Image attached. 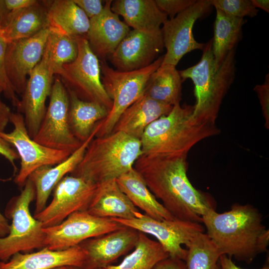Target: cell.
I'll return each instance as SVG.
<instances>
[{
    "label": "cell",
    "instance_id": "6da1fadb",
    "mask_svg": "<svg viewBox=\"0 0 269 269\" xmlns=\"http://www.w3.org/2000/svg\"><path fill=\"white\" fill-rule=\"evenodd\" d=\"M187 157L142 154L134 167L174 218L202 224V216L215 209V202L210 194L196 189L190 182Z\"/></svg>",
    "mask_w": 269,
    "mask_h": 269
},
{
    "label": "cell",
    "instance_id": "7a4b0ae2",
    "mask_svg": "<svg viewBox=\"0 0 269 269\" xmlns=\"http://www.w3.org/2000/svg\"><path fill=\"white\" fill-rule=\"evenodd\" d=\"M263 220L259 210L249 204L234 203L221 213L211 209L202 216L206 234L221 255L247 264L267 251L269 231Z\"/></svg>",
    "mask_w": 269,
    "mask_h": 269
},
{
    "label": "cell",
    "instance_id": "3957f363",
    "mask_svg": "<svg viewBox=\"0 0 269 269\" xmlns=\"http://www.w3.org/2000/svg\"><path fill=\"white\" fill-rule=\"evenodd\" d=\"M194 106L180 104L152 122L141 139L142 154L149 156L187 155L201 140L218 134L216 124L200 122L193 117Z\"/></svg>",
    "mask_w": 269,
    "mask_h": 269
},
{
    "label": "cell",
    "instance_id": "277c9868",
    "mask_svg": "<svg viewBox=\"0 0 269 269\" xmlns=\"http://www.w3.org/2000/svg\"><path fill=\"white\" fill-rule=\"evenodd\" d=\"M142 154L140 140L120 131L94 137L70 175L98 185L116 180Z\"/></svg>",
    "mask_w": 269,
    "mask_h": 269
},
{
    "label": "cell",
    "instance_id": "5b68a950",
    "mask_svg": "<svg viewBox=\"0 0 269 269\" xmlns=\"http://www.w3.org/2000/svg\"><path fill=\"white\" fill-rule=\"evenodd\" d=\"M212 45L211 39L205 44L200 61L179 72L183 81L190 79L194 85L193 117L200 122L216 124L223 98L235 77V48L217 68Z\"/></svg>",
    "mask_w": 269,
    "mask_h": 269
},
{
    "label": "cell",
    "instance_id": "8992f818",
    "mask_svg": "<svg viewBox=\"0 0 269 269\" xmlns=\"http://www.w3.org/2000/svg\"><path fill=\"white\" fill-rule=\"evenodd\" d=\"M163 55L148 66L131 71H120L110 67L105 61H100L101 80L112 106L107 117L98 123L95 137L111 134L124 111L143 93L152 75L161 65Z\"/></svg>",
    "mask_w": 269,
    "mask_h": 269
},
{
    "label": "cell",
    "instance_id": "52a82bcc",
    "mask_svg": "<svg viewBox=\"0 0 269 269\" xmlns=\"http://www.w3.org/2000/svg\"><path fill=\"white\" fill-rule=\"evenodd\" d=\"M34 199V186L27 179L20 194L12 198L6 208L5 215L12 223L9 234L0 237V261L6 262L18 253L45 247L44 227L29 210Z\"/></svg>",
    "mask_w": 269,
    "mask_h": 269
},
{
    "label": "cell",
    "instance_id": "ba28073f",
    "mask_svg": "<svg viewBox=\"0 0 269 269\" xmlns=\"http://www.w3.org/2000/svg\"><path fill=\"white\" fill-rule=\"evenodd\" d=\"M78 46L76 59L64 65L58 75L67 91L79 99L103 105L110 111L112 101L101 80L100 62L92 50L86 35L75 37Z\"/></svg>",
    "mask_w": 269,
    "mask_h": 269
},
{
    "label": "cell",
    "instance_id": "9c48e42d",
    "mask_svg": "<svg viewBox=\"0 0 269 269\" xmlns=\"http://www.w3.org/2000/svg\"><path fill=\"white\" fill-rule=\"evenodd\" d=\"M49 97L44 117L32 139L46 147L72 153L83 142L75 137L70 128L69 95L60 78L55 79Z\"/></svg>",
    "mask_w": 269,
    "mask_h": 269
},
{
    "label": "cell",
    "instance_id": "30bf717a",
    "mask_svg": "<svg viewBox=\"0 0 269 269\" xmlns=\"http://www.w3.org/2000/svg\"><path fill=\"white\" fill-rule=\"evenodd\" d=\"M9 122L13 129L8 133L0 132V137L15 148L20 159V167L14 179L18 186L23 187L28 176L37 168L56 165L72 154L46 147L34 141L28 134L22 114L11 112Z\"/></svg>",
    "mask_w": 269,
    "mask_h": 269
},
{
    "label": "cell",
    "instance_id": "8fae6325",
    "mask_svg": "<svg viewBox=\"0 0 269 269\" xmlns=\"http://www.w3.org/2000/svg\"><path fill=\"white\" fill-rule=\"evenodd\" d=\"M112 219L123 226L154 236L169 257L184 261L187 250L182 246H186L196 234L204 232L205 230L201 223L175 218L170 220H158L142 213L132 219Z\"/></svg>",
    "mask_w": 269,
    "mask_h": 269
},
{
    "label": "cell",
    "instance_id": "7c38bea8",
    "mask_svg": "<svg viewBox=\"0 0 269 269\" xmlns=\"http://www.w3.org/2000/svg\"><path fill=\"white\" fill-rule=\"evenodd\" d=\"M122 227L112 219L96 217L86 211H77L58 225L44 228L45 247L51 250H65Z\"/></svg>",
    "mask_w": 269,
    "mask_h": 269
},
{
    "label": "cell",
    "instance_id": "4fadbf2b",
    "mask_svg": "<svg viewBox=\"0 0 269 269\" xmlns=\"http://www.w3.org/2000/svg\"><path fill=\"white\" fill-rule=\"evenodd\" d=\"M209 0H199L172 18L168 19L161 28L164 47L161 65L176 66L186 54L195 50H203L205 44L198 42L193 36L195 21L210 9Z\"/></svg>",
    "mask_w": 269,
    "mask_h": 269
},
{
    "label": "cell",
    "instance_id": "5bb4252c",
    "mask_svg": "<svg viewBox=\"0 0 269 269\" xmlns=\"http://www.w3.org/2000/svg\"><path fill=\"white\" fill-rule=\"evenodd\" d=\"M98 185L66 175L53 189L50 203L34 215L44 228L58 225L77 211H87L97 190Z\"/></svg>",
    "mask_w": 269,
    "mask_h": 269
},
{
    "label": "cell",
    "instance_id": "9a60e30c",
    "mask_svg": "<svg viewBox=\"0 0 269 269\" xmlns=\"http://www.w3.org/2000/svg\"><path fill=\"white\" fill-rule=\"evenodd\" d=\"M49 33L48 27L31 37L7 43L5 70L17 95H22L29 74L42 59Z\"/></svg>",
    "mask_w": 269,
    "mask_h": 269
},
{
    "label": "cell",
    "instance_id": "2e32d148",
    "mask_svg": "<svg viewBox=\"0 0 269 269\" xmlns=\"http://www.w3.org/2000/svg\"><path fill=\"white\" fill-rule=\"evenodd\" d=\"M47 52L29 74L21 95L17 112L23 115L29 135L36 134L46 111L45 102L51 94L53 76Z\"/></svg>",
    "mask_w": 269,
    "mask_h": 269
},
{
    "label": "cell",
    "instance_id": "e0dca14e",
    "mask_svg": "<svg viewBox=\"0 0 269 269\" xmlns=\"http://www.w3.org/2000/svg\"><path fill=\"white\" fill-rule=\"evenodd\" d=\"M163 48L161 28L152 32L133 29L109 57L116 70L131 71L151 64Z\"/></svg>",
    "mask_w": 269,
    "mask_h": 269
},
{
    "label": "cell",
    "instance_id": "ac0fdd59",
    "mask_svg": "<svg viewBox=\"0 0 269 269\" xmlns=\"http://www.w3.org/2000/svg\"><path fill=\"white\" fill-rule=\"evenodd\" d=\"M139 232L123 225L121 228L87 239L79 246L86 254L82 269H104L133 249Z\"/></svg>",
    "mask_w": 269,
    "mask_h": 269
},
{
    "label": "cell",
    "instance_id": "d6986e66",
    "mask_svg": "<svg viewBox=\"0 0 269 269\" xmlns=\"http://www.w3.org/2000/svg\"><path fill=\"white\" fill-rule=\"evenodd\" d=\"M112 1L106 0L101 12L90 19L86 34L92 50L102 61L114 52L130 31V27L112 11Z\"/></svg>",
    "mask_w": 269,
    "mask_h": 269
},
{
    "label": "cell",
    "instance_id": "ffe728a7",
    "mask_svg": "<svg viewBox=\"0 0 269 269\" xmlns=\"http://www.w3.org/2000/svg\"><path fill=\"white\" fill-rule=\"evenodd\" d=\"M96 125L90 137L66 160L52 166H41L28 177L35 189V209L34 215L41 212L46 207L48 197L56 185L66 176L70 174L81 161L86 148L94 138L98 131Z\"/></svg>",
    "mask_w": 269,
    "mask_h": 269
},
{
    "label": "cell",
    "instance_id": "44dd1931",
    "mask_svg": "<svg viewBox=\"0 0 269 269\" xmlns=\"http://www.w3.org/2000/svg\"><path fill=\"white\" fill-rule=\"evenodd\" d=\"M85 257L79 246L58 251L44 247L31 253H18L6 262L0 261V269H50L61 266L82 268Z\"/></svg>",
    "mask_w": 269,
    "mask_h": 269
},
{
    "label": "cell",
    "instance_id": "7402d4cb",
    "mask_svg": "<svg viewBox=\"0 0 269 269\" xmlns=\"http://www.w3.org/2000/svg\"><path fill=\"white\" fill-rule=\"evenodd\" d=\"M172 108L143 94L121 114L113 132H122L140 140L148 126L168 114Z\"/></svg>",
    "mask_w": 269,
    "mask_h": 269
},
{
    "label": "cell",
    "instance_id": "603a6c76",
    "mask_svg": "<svg viewBox=\"0 0 269 269\" xmlns=\"http://www.w3.org/2000/svg\"><path fill=\"white\" fill-rule=\"evenodd\" d=\"M49 1L9 11L0 27L1 34L7 43L31 37L49 27L47 11Z\"/></svg>",
    "mask_w": 269,
    "mask_h": 269
},
{
    "label": "cell",
    "instance_id": "cb8c5ba5",
    "mask_svg": "<svg viewBox=\"0 0 269 269\" xmlns=\"http://www.w3.org/2000/svg\"><path fill=\"white\" fill-rule=\"evenodd\" d=\"M87 211L100 218L125 220L137 218L141 213L122 191L116 180L98 185Z\"/></svg>",
    "mask_w": 269,
    "mask_h": 269
},
{
    "label": "cell",
    "instance_id": "d4e9b609",
    "mask_svg": "<svg viewBox=\"0 0 269 269\" xmlns=\"http://www.w3.org/2000/svg\"><path fill=\"white\" fill-rule=\"evenodd\" d=\"M112 11L120 15L133 29L152 32L158 30L168 19L154 0H115L111 3Z\"/></svg>",
    "mask_w": 269,
    "mask_h": 269
},
{
    "label": "cell",
    "instance_id": "484cf974",
    "mask_svg": "<svg viewBox=\"0 0 269 269\" xmlns=\"http://www.w3.org/2000/svg\"><path fill=\"white\" fill-rule=\"evenodd\" d=\"M122 191L144 214L158 220L175 218L159 202L147 187L140 174L133 167L116 179Z\"/></svg>",
    "mask_w": 269,
    "mask_h": 269
},
{
    "label": "cell",
    "instance_id": "4316f807",
    "mask_svg": "<svg viewBox=\"0 0 269 269\" xmlns=\"http://www.w3.org/2000/svg\"><path fill=\"white\" fill-rule=\"evenodd\" d=\"M47 17L50 29L73 36L86 35L90 19L73 0L49 1Z\"/></svg>",
    "mask_w": 269,
    "mask_h": 269
},
{
    "label": "cell",
    "instance_id": "83f0119b",
    "mask_svg": "<svg viewBox=\"0 0 269 269\" xmlns=\"http://www.w3.org/2000/svg\"><path fill=\"white\" fill-rule=\"evenodd\" d=\"M67 91L70 128L75 137L83 142L90 137L97 124L107 117L110 110L98 103L82 100Z\"/></svg>",
    "mask_w": 269,
    "mask_h": 269
},
{
    "label": "cell",
    "instance_id": "f1b7e54d",
    "mask_svg": "<svg viewBox=\"0 0 269 269\" xmlns=\"http://www.w3.org/2000/svg\"><path fill=\"white\" fill-rule=\"evenodd\" d=\"M182 81L176 66L161 65L151 75L143 94L157 102L173 106L180 104Z\"/></svg>",
    "mask_w": 269,
    "mask_h": 269
},
{
    "label": "cell",
    "instance_id": "f546056e",
    "mask_svg": "<svg viewBox=\"0 0 269 269\" xmlns=\"http://www.w3.org/2000/svg\"><path fill=\"white\" fill-rule=\"evenodd\" d=\"M216 10L212 49L218 68L228 53L235 48L240 40L242 28L245 22L242 18L233 17Z\"/></svg>",
    "mask_w": 269,
    "mask_h": 269
},
{
    "label": "cell",
    "instance_id": "4dcf8cb0",
    "mask_svg": "<svg viewBox=\"0 0 269 269\" xmlns=\"http://www.w3.org/2000/svg\"><path fill=\"white\" fill-rule=\"evenodd\" d=\"M134 249L119 264L110 265L104 269H152L158 262L169 257L157 241L140 232Z\"/></svg>",
    "mask_w": 269,
    "mask_h": 269
},
{
    "label": "cell",
    "instance_id": "1f68e13d",
    "mask_svg": "<svg viewBox=\"0 0 269 269\" xmlns=\"http://www.w3.org/2000/svg\"><path fill=\"white\" fill-rule=\"evenodd\" d=\"M186 247L187 269H221V254L207 234H196Z\"/></svg>",
    "mask_w": 269,
    "mask_h": 269
},
{
    "label": "cell",
    "instance_id": "d6a6232c",
    "mask_svg": "<svg viewBox=\"0 0 269 269\" xmlns=\"http://www.w3.org/2000/svg\"><path fill=\"white\" fill-rule=\"evenodd\" d=\"M45 51L54 74L58 75L62 66L73 61L77 56L75 37L49 28Z\"/></svg>",
    "mask_w": 269,
    "mask_h": 269
},
{
    "label": "cell",
    "instance_id": "836d02e7",
    "mask_svg": "<svg viewBox=\"0 0 269 269\" xmlns=\"http://www.w3.org/2000/svg\"><path fill=\"white\" fill-rule=\"evenodd\" d=\"M211 5L228 15L244 18L254 17L258 10L251 0H209Z\"/></svg>",
    "mask_w": 269,
    "mask_h": 269
},
{
    "label": "cell",
    "instance_id": "e575fe53",
    "mask_svg": "<svg viewBox=\"0 0 269 269\" xmlns=\"http://www.w3.org/2000/svg\"><path fill=\"white\" fill-rule=\"evenodd\" d=\"M7 44L1 34L0 27V85L3 89L4 96L17 109L19 105L20 99L11 86L5 70L4 60Z\"/></svg>",
    "mask_w": 269,
    "mask_h": 269
},
{
    "label": "cell",
    "instance_id": "d590c367",
    "mask_svg": "<svg viewBox=\"0 0 269 269\" xmlns=\"http://www.w3.org/2000/svg\"><path fill=\"white\" fill-rule=\"evenodd\" d=\"M159 9L170 18L193 5L195 0H154Z\"/></svg>",
    "mask_w": 269,
    "mask_h": 269
},
{
    "label": "cell",
    "instance_id": "8d00e7d4",
    "mask_svg": "<svg viewBox=\"0 0 269 269\" xmlns=\"http://www.w3.org/2000/svg\"><path fill=\"white\" fill-rule=\"evenodd\" d=\"M254 90L258 95L261 106L263 116L265 120V126L269 127V75H266L264 84L257 85Z\"/></svg>",
    "mask_w": 269,
    "mask_h": 269
},
{
    "label": "cell",
    "instance_id": "74e56055",
    "mask_svg": "<svg viewBox=\"0 0 269 269\" xmlns=\"http://www.w3.org/2000/svg\"><path fill=\"white\" fill-rule=\"evenodd\" d=\"M73 1L90 19L100 14L104 8L101 0H73Z\"/></svg>",
    "mask_w": 269,
    "mask_h": 269
},
{
    "label": "cell",
    "instance_id": "f35d334b",
    "mask_svg": "<svg viewBox=\"0 0 269 269\" xmlns=\"http://www.w3.org/2000/svg\"><path fill=\"white\" fill-rule=\"evenodd\" d=\"M152 269H187V267L184 261L169 257L158 262Z\"/></svg>",
    "mask_w": 269,
    "mask_h": 269
},
{
    "label": "cell",
    "instance_id": "ab89813d",
    "mask_svg": "<svg viewBox=\"0 0 269 269\" xmlns=\"http://www.w3.org/2000/svg\"><path fill=\"white\" fill-rule=\"evenodd\" d=\"M11 146L10 143L0 137V154L7 159L14 169H15L14 161L19 158V156L17 151Z\"/></svg>",
    "mask_w": 269,
    "mask_h": 269
},
{
    "label": "cell",
    "instance_id": "60d3db41",
    "mask_svg": "<svg viewBox=\"0 0 269 269\" xmlns=\"http://www.w3.org/2000/svg\"><path fill=\"white\" fill-rule=\"evenodd\" d=\"M3 89L0 85V132H3L9 122L11 112L10 108L1 99Z\"/></svg>",
    "mask_w": 269,
    "mask_h": 269
},
{
    "label": "cell",
    "instance_id": "b9f144b4",
    "mask_svg": "<svg viewBox=\"0 0 269 269\" xmlns=\"http://www.w3.org/2000/svg\"><path fill=\"white\" fill-rule=\"evenodd\" d=\"M9 11L22 9L35 4L36 0H4Z\"/></svg>",
    "mask_w": 269,
    "mask_h": 269
},
{
    "label": "cell",
    "instance_id": "7bdbcfd3",
    "mask_svg": "<svg viewBox=\"0 0 269 269\" xmlns=\"http://www.w3.org/2000/svg\"><path fill=\"white\" fill-rule=\"evenodd\" d=\"M219 262L221 269H245L236 266L231 258L225 255H222L220 256ZM259 269H269V267L266 266Z\"/></svg>",
    "mask_w": 269,
    "mask_h": 269
},
{
    "label": "cell",
    "instance_id": "ee69618b",
    "mask_svg": "<svg viewBox=\"0 0 269 269\" xmlns=\"http://www.w3.org/2000/svg\"><path fill=\"white\" fill-rule=\"evenodd\" d=\"M10 230V225L6 218L0 212V237L7 236Z\"/></svg>",
    "mask_w": 269,
    "mask_h": 269
},
{
    "label": "cell",
    "instance_id": "f6af8a7d",
    "mask_svg": "<svg viewBox=\"0 0 269 269\" xmlns=\"http://www.w3.org/2000/svg\"><path fill=\"white\" fill-rule=\"evenodd\" d=\"M9 11L7 9L4 0H0V26L4 24Z\"/></svg>",
    "mask_w": 269,
    "mask_h": 269
},
{
    "label": "cell",
    "instance_id": "bcb514c9",
    "mask_svg": "<svg viewBox=\"0 0 269 269\" xmlns=\"http://www.w3.org/2000/svg\"><path fill=\"white\" fill-rule=\"evenodd\" d=\"M256 8H260L266 12H269V0H251Z\"/></svg>",
    "mask_w": 269,
    "mask_h": 269
},
{
    "label": "cell",
    "instance_id": "7dc6e473",
    "mask_svg": "<svg viewBox=\"0 0 269 269\" xmlns=\"http://www.w3.org/2000/svg\"><path fill=\"white\" fill-rule=\"evenodd\" d=\"M50 269H82V268L73 266H61L56 267Z\"/></svg>",
    "mask_w": 269,
    "mask_h": 269
}]
</instances>
